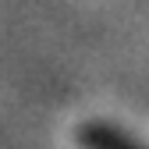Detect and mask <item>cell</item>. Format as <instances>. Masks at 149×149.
I'll use <instances>...</instances> for the list:
<instances>
[{"label":"cell","mask_w":149,"mask_h":149,"mask_svg":"<svg viewBox=\"0 0 149 149\" xmlns=\"http://www.w3.org/2000/svg\"><path fill=\"white\" fill-rule=\"evenodd\" d=\"M85 149H139V146H128L117 132H110V128H89L82 135Z\"/></svg>","instance_id":"obj_1"}]
</instances>
